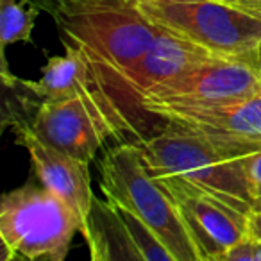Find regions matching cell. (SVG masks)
Instances as JSON below:
<instances>
[{
	"label": "cell",
	"instance_id": "18",
	"mask_svg": "<svg viewBox=\"0 0 261 261\" xmlns=\"http://www.w3.org/2000/svg\"><path fill=\"white\" fill-rule=\"evenodd\" d=\"M249 179H250V185H252L254 197H257L261 193V150L250 160Z\"/></svg>",
	"mask_w": 261,
	"mask_h": 261
},
{
	"label": "cell",
	"instance_id": "3",
	"mask_svg": "<svg viewBox=\"0 0 261 261\" xmlns=\"http://www.w3.org/2000/svg\"><path fill=\"white\" fill-rule=\"evenodd\" d=\"M84 222L45 186L25 182L0 200V238L8 250L31 261H65Z\"/></svg>",
	"mask_w": 261,
	"mask_h": 261
},
{
	"label": "cell",
	"instance_id": "10",
	"mask_svg": "<svg viewBox=\"0 0 261 261\" xmlns=\"http://www.w3.org/2000/svg\"><path fill=\"white\" fill-rule=\"evenodd\" d=\"M259 91L261 84L245 63L231 58H215L181 75L158 84L142 98L186 102L220 100V98L250 97Z\"/></svg>",
	"mask_w": 261,
	"mask_h": 261
},
{
	"label": "cell",
	"instance_id": "14",
	"mask_svg": "<svg viewBox=\"0 0 261 261\" xmlns=\"http://www.w3.org/2000/svg\"><path fill=\"white\" fill-rule=\"evenodd\" d=\"M111 206L115 207V211L118 213V217L122 218L123 225L127 227L129 234L133 236V240L136 242V245L140 247V250L143 252V256L147 257V261H177L163 245H161L160 242H158V238H154L152 232H150L149 229H147L145 225H143L142 222L135 217V215L129 213V211L123 210V207L115 206V204H111Z\"/></svg>",
	"mask_w": 261,
	"mask_h": 261
},
{
	"label": "cell",
	"instance_id": "16",
	"mask_svg": "<svg viewBox=\"0 0 261 261\" xmlns=\"http://www.w3.org/2000/svg\"><path fill=\"white\" fill-rule=\"evenodd\" d=\"M247 238L254 243H261V193L254 199L249 211V220H247Z\"/></svg>",
	"mask_w": 261,
	"mask_h": 261
},
{
	"label": "cell",
	"instance_id": "13",
	"mask_svg": "<svg viewBox=\"0 0 261 261\" xmlns=\"http://www.w3.org/2000/svg\"><path fill=\"white\" fill-rule=\"evenodd\" d=\"M41 9L29 0H0V43L2 61L8 45L18 41H31L38 15Z\"/></svg>",
	"mask_w": 261,
	"mask_h": 261
},
{
	"label": "cell",
	"instance_id": "15",
	"mask_svg": "<svg viewBox=\"0 0 261 261\" xmlns=\"http://www.w3.org/2000/svg\"><path fill=\"white\" fill-rule=\"evenodd\" d=\"M218 261H256V243L249 238L243 240L229 249Z\"/></svg>",
	"mask_w": 261,
	"mask_h": 261
},
{
	"label": "cell",
	"instance_id": "9",
	"mask_svg": "<svg viewBox=\"0 0 261 261\" xmlns=\"http://www.w3.org/2000/svg\"><path fill=\"white\" fill-rule=\"evenodd\" d=\"M6 125L11 127L15 133V142L27 150L40 185L65 200L83 218L86 231L88 217L95 200L88 163L45 143L23 123L9 122Z\"/></svg>",
	"mask_w": 261,
	"mask_h": 261
},
{
	"label": "cell",
	"instance_id": "1",
	"mask_svg": "<svg viewBox=\"0 0 261 261\" xmlns=\"http://www.w3.org/2000/svg\"><path fill=\"white\" fill-rule=\"evenodd\" d=\"M143 163L154 179L174 177L225 202L250 211L254 202L249 165L254 156H240L172 123L156 135L138 138Z\"/></svg>",
	"mask_w": 261,
	"mask_h": 261
},
{
	"label": "cell",
	"instance_id": "5",
	"mask_svg": "<svg viewBox=\"0 0 261 261\" xmlns=\"http://www.w3.org/2000/svg\"><path fill=\"white\" fill-rule=\"evenodd\" d=\"M4 83L15 91L11 113L4 123L20 122L54 149L90 165L108 140H120L83 98H45L34 95L25 83L4 73Z\"/></svg>",
	"mask_w": 261,
	"mask_h": 261
},
{
	"label": "cell",
	"instance_id": "7",
	"mask_svg": "<svg viewBox=\"0 0 261 261\" xmlns=\"http://www.w3.org/2000/svg\"><path fill=\"white\" fill-rule=\"evenodd\" d=\"M140 109L240 156H254L261 150V91L220 100L142 98Z\"/></svg>",
	"mask_w": 261,
	"mask_h": 261
},
{
	"label": "cell",
	"instance_id": "21",
	"mask_svg": "<svg viewBox=\"0 0 261 261\" xmlns=\"http://www.w3.org/2000/svg\"><path fill=\"white\" fill-rule=\"evenodd\" d=\"M256 261H261V243H256Z\"/></svg>",
	"mask_w": 261,
	"mask_h": 261
},
{
	"label": "cell",
	"instance_id": "2",
	"mask_svg": "<svg viewBox=\"0 0 261 261\" xmlns=\"http://www.w3.org/2000/svg\"><path fill=\"white\" fill-rule=\"evenodd\" d=\"M98 172L108 202L135 215L177 261H204L170 193L145 168L136 142L106 150Z\"/></svg>",
	"mask_w": 261,
	"mask_h": 261
},
{
	"label": "cell",
	"instance_id": "17",
	"mask_svg": "<svg viewBox=\"0 0 261 261\" xmlns=\"http://www.w3.org/2000/svg\"><path fill=\"white\" fill-rule=\"evenodd\" d=\"M238 59L249 66L250 72H252L254 77L257 79V83L261 84V41L254 48H250L249 52H245L243 56H240Z\"/></svg>",
	"mask_w": 261,
	"mask_h": 261
},
{
	"label": "cell",
	"instance_id": "8",
	"mask_svg": "<svg viewBox=\"0 0 261 261\" xmlns=\"http://www.w3.org/2000/svg\"><path fill=\"white\" fill-rule=\"evenodd\" d=\"M156 181L170 193L204 261H218L229 249L247 240V211L179 179Z\"/></svg>",
	"mask_w": 261,
	"mask_h": 261
},
{
	"label": "cell",
	"instance_id": "20",
	"mask_svg": "<svg viewBox=\"0 0 261 261\" xmlns=\"http://www.w3.org/2000/svg\"><path fill=\"white\" fill-rule=\"evenodd\" d=\"M2 261H31V259H27V257L20 256V254L11 252V250H8L4 247V256H2Z\"/></svg>",
	"mask_w": 261,
	"mask_h": 261
},
{
	"label": "cell",
	"instance_id": "12",
	"mask_svg": "<svg viewBox=\"0 0 261 261\" xmlns=\"http://www.w3.org/2000/svg\"><path fill=\"white\" fill-rule=\"evenodd\" d=\"M83 234L90 247V257L97 261H147L122 218L106 199L95 197Z\"/></svg>",
	"mask_w": 261,
	"mask_h": 261
},
{
	"label": "cell",
	"instance_id": "6",
	"mask_svg": "<svg viewBox=\"0 0 261 261\" xmlns=\"http://www.w3.org/2000/svg\"><path fill=\"white\" fill-rule=\"evenodd\" d=\"M152 25L207 48L220 58L238 59L261 41V22L220 0H135Z\"/></svg>",
	"mask_w": 261,
	"mask_h": 261
},
{
	"label": "cell",
	"instance_id": "4",
	"mask_svg": "<svg viewBox=\"0 0 261 261\" xmlns=\"http://www.w3.org/2000/svg\"><path fill=\"white\" fill-rule=\"evenodd\" d=\"M52 18L63 40L84 47L116 73L127 72L161 33L142 15L135 0H106L58 13Z\"/></svg>",
	"mask_w": 261,
	"mask_h": 261
},
{
	"label": "cell",
	"instance_id": "19",
	"mask_svg": "<svg viewBox=\"0 0 261 261\" xmlns=\"http://www.w3.org/2000/svg\"><path fill=\"white\" fill-rule=\"evenodd\" d=\"M227 4L261 22V0H229Z\"/></svg>",
	"mask_w": 261,
	"mask_h": 261
},
{
	"label": "cell",
	"instance_id": "11",
	"mask_svg": "<svg viewBox=\"0 0 261 261\" xmlns=\"http://www.w3.org/2000/svg\"><path fill=\"white\" fill-rule=\"evenodd\" d=\"M215 58H220V56L213 54L200 45L182 40L175 34L161 31L152 47L127 72L116 73L113 68L109 66L108 68L116 84L125 93V97L133 98L135 104L140 108V98L154 86L172 79V77L181 75V73Z\"/></svg>",
	"mask_w": 261,
	"mask_h": 261
},
{
	"label": "cell",
	"instance_id": "23",
	"mask_svg": "<svg viewBox=\"0 0 261 261\" xmlns=\"http://www.w3.org/2000/svg\"><path fill=\"white\" fill-rule=\"evenodd\" d=\"M90 261H97V259H95V257H90Z\"/></svg>",
	"mask_w": 261,
	"mask_h": 261
},
{
	"label": "cell",
	"instance_id": "22",
	"mask_svg": "<svg viewBox=\"0 0 261 261\" xmlns=\"http://www.w3.org/2000/svg\"><path fill=\"white\" fill-rule=\"evenodd\" d=\"M220 2H225V4H227V2H229V0H220Z\"/></svg>",
	"mask_w": 261,
	"mask_h": 261
}]
</instances>
